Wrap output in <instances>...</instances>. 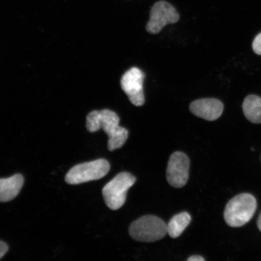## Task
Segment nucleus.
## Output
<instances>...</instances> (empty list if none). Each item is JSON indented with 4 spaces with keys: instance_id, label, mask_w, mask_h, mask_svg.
Here are the masks:
<instances>
[{
    "instance_id": "11",
    "label": "nucleus",
    "mask_w": 261,
    "mask_h": 261,
    "mask_svg": "<svg viewBox=\"0 0 261 261\" xmlns=\"http://www.w3.org/2000/svg\"><path fill=\"white\" fill-rule=\"evenodd\" d=\"M245 117L253 123H261V97L256 95L248 96L243 104Z\"/></svg>"
},
{
    "instance_id": "3",
    "label": "nucleus",
    "mask_w": 261,
    "mask_h": 261,
    "mask_svg": "<svg viewBox=\"0 0 261 261\" xmlns=\"http://www.w3.org/2000/svg\"><path fill=\"white\" fill-rule=\"evenodd\" d=\"M129 233L136 241L155 242L162 239L168 233L167 224L154 215H145L130 224Z\"/></svg>"
},
{
    "instance_id": "2",
    "label": "nucleus",
    "mask_w": 261,
    "mask_h": 261,
    "mask_svg": "<svg viewBox=\"0 0 261 261\" xmlns=\"http://www.w3.org/2000/svg\"><path fill=\"white\" fill-rule=\"evenodd\" d=\"M256 207V200L252 195H238L227 204L224 213V220L231 227L243 226L252 219Z\"/></svg>"
},
{
    "instance_id": "9",
    "label": "nucleus",
    "mask_w": 261,
    "mask_h": 261,
    "mask_svg": "<svg viewBox=\"0 0 261 261\" xmlns=\"http://www.w3.org/2000/svg\"><path fill=\"white\" fill-rule=\"evenodd\" d=\"M189 110L195 116L208 121H214L221 116L224 106L219 100L208 98L193 101Z\"/></svg>"
},
{
    "instance_id": "5",
    "label": "nucleus",
    "mask_w": 261,
    "mask_h": 261,
    "mask_svg": "<svg viewBox=\"0 0 261 261\" xmlns=\"http://www.w3.org/2000/svg\"><path fill=\"white\" fill-rule=\"evenodd\" d=\"M110 169V163L105 159L81 163L70 169L65 176V180L70 185L97 180L105 177Z\"/></svg>"
},
{
    "instance_id": "13",
    "label": "nucleus",
    "mask_w": 261,
    "mask_h": 261,
    "mask_svg": "<svg viewBox=\"0 0 261 261\" xmlns=\"http://www.w3.org/2000/svg\"><path fill=\"white\" fill-rule=\"evenodd\" d=\"M252 47L254 53L261 55V33L254 38Z\"/></svg>"
},
{
    "instance_id": "4",
    "label": "nucleus",
    "mask_w": 261,
    "mask_h": 261,
    "mask_svg": "<svg viewBox=\"0 0 261 261\" xmlns=\"http://www.w3.org/2000/svg\"><path fill=\"white\" fill-rule=\"evenodd\" d=\"M136 178L129 172L119 173L103 187L102 195L110 210L116 211L125 204L127 192L135 184Z\"/></svg>"
},
{
    "instance_id": "16",
    "label": "nucleus",
    "mask_w": 261,
    "mask_h": 261,
    "mask_svg": "<svg viewBox=\"0 0 261 261\" xmlns=\"http://www.w3.org/2000/svg\"><path fill=\"white\" fill-rule=\"evenodd\" d=\"M257 227H258V228L259 230L261 231V213L259 215L258 220H257Z\"/></svg>"
},
{
    "instance_id": "15",
    "label": "nucleus",
    "mask_w": 261,
    "mask_h": 261,
    "mask_svg": "<svg viewBox=\"0 0 261 261\" xmlns=\"http://www.w3.org/2000/svg\"><path fill=\"white\" fill-rule=\"evenodd\" d=\"M188 261H204L203 257L198 255L192 256L187 259Z\"/></svg>"
},
{
    "instance_id": "8",
    "label": "nucleus",
    "mask_w": 261,
    "mask_h": 261,
    "mask_svg": "<svg viewBox=\"0 0 261 261\" xmlns=\"http://www.w3.org/2000/svg\"><path fill=\"white\" fill-rule=\"evenodd\" d=\"M190 161L181 152H175L169 158L166 178L168 184L175 188L184 187L188 181Z\"/></svg>"
},
{
    "instance_id": "1",
    "label": "nucleus",
    "mask_w": 261,
    "mask_h": 261,
    "mask_svg": "<svg viewBox=\"0 0 261 261\" xmlns=\"http://www.w3.org/2000/svg\"><path fill=\"white\" fill-rule=\"evenodd\" d=\"M120 119L113 111H93L87 116L86 127L90 133L102 129L108 136V149L110 151L122 148L128 138V130L119 126Z\"/></svg>"
},
{
    "instance_id": "6",
    "label": "nucleus",
    "mask_w": 261,
    "mask_h": 261,
    "mask_svg": "<svg viewBox=\"0 0 261 261\" xmlns=\"http://www.w3.org/2000/svg\"><path fill=\"white\" fill-rule=\"evenodd\" d=\"M179 19L178 12L171 4L165 1L156 2L150 12L146 30L149 34H158L166 25L176 23Z\"/></svg>"
},
{
    "instance_id": "14",
    "label": "nucleus",
    "mask_w": 261,
    "mask_h": 261,
    "mask_svg": "<svg viewBox=\"0 0 261 261\" xmlns=\"http://www.w3.org/2000/svg\"><path fill=\"white\" fill-rule=\"evenodd\" d=\"M9 250V247L7 244L3 241H0V259L7 253Z\"/></svg>"
},
{
    "instance_id": "7",
    "label": "nucleus",
    "mask_w": 261,
    "mask_h": 261,
    "mask_svg": "<svg viewBox=\"0 0 261 261\" xmlns=\"http://www.w3.org/2000/svg\"><path fill=\"white\" fill-rule=\"evenodd\" d=\"M145 74L138 67H132L126 71L120 80L122 90L134 106L141 107L145 103L143 81Z\"/></svg>"
},
{
    "instance_id": "12",
    "label": "nucleus",
    "mask_w": 261,
    "mask_h": 261,
    "mask_svg": "<svg viewBox=\"0 0 261 261\" xmlns=\"http://www.w3.org/2000/svg\"><path fill=\"white\" fill-rule=\"evenodd\" d=\"M191 221V217L188 212H181L175 215L167 224L168 234L172 238L181 236Z\"/></svg>"
},
{
    "instance_id": "10",
    "label": "nucleus",
    "mask_w": 261,
    "mask_h": 261,
    "mask_svg": "<svg viewBox=\"0 0 261 261\" xmlns=\"http://www.w3.org/2000/svg\"><path fill=\"white\" fill-rule=\"evenodd\" d=\"M24 184V178L16 174L8 178H0V202L11 201L18 195Z\"/></svg>"
}]
</instances>
